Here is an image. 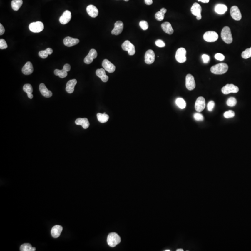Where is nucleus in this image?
Listing matches in <instances>:
<instances>
[{
	"instance_id": "f257e3e1",
	"label": "nucleus",
	"mask_w": 251,
	"mask_h": 251,
	"mask_svg": "<svg viewBox=\"0 0 251 251\" xmlns=\"http://www.w3.org/2000/svg\"><path fill=\"white\" fill-rule=\"evenodd\" d=\"M228 69V66L227 64L220 63L211 67V71L215 75H223L227 72Z\"/></svg>"
},
{
	"instance_id": "f03ea898",
	"label": "nucleus",
	"mask_w": 251,
	"mask_h": 251,
	"mask_svg": "<svg viewBox=\"0 0 251 251\" xmlns=\"http://www.w3.org/2000/svg\"><path fill=\"white\" fill-rule=\"evenodd\" d=\"M121 241L120 237L116 232L109 233L107 238V243L109 247H113L119 244Z\"/></svg>"
},
{
	"instance_id": "7ed1b4c3",
	"label": "nucleus",
	"mask_w": 251,
	"mask_h": 251,
	"mask_svg": "<svg viewBox=\"0 0 251 251\" xmlns=\"http://www.w3.org/2000/svg\"><path fill=\"white\" fill-rule=\"evenodd\" d=\"M221 37L222 40L227 44H231L232 42V35L231 29L227 26L224 27L221 33Z\"/></svg>"
},
{
	"instance_id": "20e7f679",
	"label": "nucleus",
	"mask_w": 251,
	"mask_h": 251,
	"mask_svg": "<svg viewBox=\"0 0 251 251\" xmlns=\"http://www.w3.org/2000/svg\"><path fill=\"white\" fill-rule=\"evenodd\" d=\"M186 53L187 51L185 48H179L176 53L175 59L177 61L180 63H184L187 61Z\"/></svg>"
},
{
	"instance_id": "39448f33",
	"label": "nucleus",
	"mask_w": 251,
	"mask_h": 251,
	"mask_svg": "<svg viewBox=\"0 0 251 251\" xmlns=\"http://www.w3.org/2000/svg\"><path fill=\"white\" fill-rule=\"evenodd\" d=\"M122 49L124 51H128L129 56H133L135 53V48L134 45L131 43L128 40L126 41L121 45Z\"/></svg>"
},
{
	"instance_id": "423d86ee",
	"label": "nucleus",
	"mask_w": 251,
	"mask_h": 251,
	"mask_svg": "<svg viewBox=\"0 0 251 251\" xmlns=\"http://www.w3.org/2000/svg\"><path fill=\"white\" fill-rule=\"evenodd\" d=\"M239 91V88L237 86L232 84H228L223 87L221 89L222 93L224 95H228L231 93H237Z\"/></svg>"
},
{
	"instance_id": "0eeeda50",
	"label": "nucleus",
	"mask_w": 251,
	"mask_h": 251,
	"mask_svg": "<svg viewBox=\"0 0 251 251\" xmlns=\"http://www.w3.org/2000/svg\"><path fill=\"white\" fill-rule=\"evenodd\" d=\"M218 34L215 31H207L204 34L203 38L207 42H213L216 41L218 39Z\"/></svg>"
},
{
	"instance_id": "6e6552de",
	"label": "nucleus",
	"mask_w": 251,
	"mask_h": 251,
	"mask_svg": "<svg viewBox=\"0 0 251 251\" xmlns=\"http://www.w3.org/2000/svg\"><path fill=\"white\" fill-rule=\"evenodd\" d=\"M44 24L41 21L32 22L29 24V29L33 33H40L44 29Z\"/></svg>"
},
{
	"instance_id": "1a4fd4ad",
	"label": "nucleus",
	"mask_w": 251,
	"mask_h": 251,
	"mask_svg": "<svg viewBox=\"0 0 251 251\" xmlns=\"http://www.w3.org/2000/svg\"><path fill=\"white\" fill-rule=\"evenodd\" d=\"M71 69V66L69 64H66L64 65L62 70L56 69L54 71V73L56 76H59L61 78H64L68 76V72Z\"/></svg>"
},
{
	"instance_id": "9d476101",
	"label": "nucleus",
	"mask_w": 251,
	"mask_h": 251,
	"mask_svg": "<svg viewBox=\"0 0 251 251\" xmlns=\"http://www.w3.org/2000/svg\"><path fill=\"white\" fill-rule=\"evenodd\" d=\"M201 11H202V8L201 6L196 2L193 4L191 9V12L193 15L196 16V19L198 20H200L202 18L201 15Z\"/></svg>"
},
{
	"instance_id": "9b49d317",
	"label": "nucleus",
	"mask_w": 251,
	"mask_h": 251,
	"mask_svg": "<svg viewBox=\"0 0 251 251\" xmlns=\"http://www.w3.org/2000/svg\"><path fill=\"white\" fill-rule=\"evenodd\" d=\"M206 107L205 99L203 97H199L196 101L195 109L198 112H201Z\"/></svg>"
},
{
	"instance_id": "f8f14e48",
	"label": "nucleus",
	"mask_w": 251,
	"mask_h": 251,
	"mask_svg": "<svg viewBox=\"0 0 251 251\" xmlns=\"http://www.w3.org/2000/svg\"><path fill=\"white\" fill-rule=\"evenodd\" d=\"M186 86L187 89L189 90H193L195 88V78L191 74H188L186 76Z\"/></svg>"
},
{
	"instance_id": "ddd939ff",
	"label": "nucleus",
	"mask_w": 251,
	"mask_h": 251,
	"mask_svg": "<svg viewBox=\"0 0 251 251\" xmlns=\"http://www.w3.org/2000/svg\"><path fill=\"white\" fill-rule=\"evenodd\" d=\"M97 55L98 53L96 49H91L89 51V53H88V55L84 58V62L87 64H90L93 61L94 59L96 58Z\"/></svg>"
},
{
	"instance_id": "4468645a",
	"label": "nucleus",
	"mask_w": 251,
	"mask_h": 251,
	"mask_svg": "<svg viewBox=\"0 0 251 251\" xmlns=\"http://www.w3.org/2000/svg\"><path fill=\"white\" fill-rule=\"evenodd\" d=\"M231 16L235 20L240 21L242 18V15L239 8L236 6H233L230 9Z\"/></svg>"
},
{
	"instance_id": "2eb2a0df",
	"label": "nucleus",
	"mask_w": 251,
	"mask_h": 251,
	"mask_svg": "<svg viewBox=\"0 0 251 251\" xmlns=\"http://www.w3.org/2000/svg\"><path fill=\"white\" fill-rule=\"evenodd\" d=\"M155 56L153 50L149 49L146 52L145 55V62L147 64H152L155 61Z\"/></svg>"
},
{
	"instance_id": "dca6fc26",
	"label": "nucleus",
	"mask_w": 251,
	"mask_h": 251,
	"mask_svg": "<svg viewBox=\"0 0 251 251\" xmlns=\"http://www.w3.org/2000/svg\"><path fill=\"white\" fill-rule=\"evenodd\" d=\"M102 66L106 71L110 73L114 72L116 70V66L107 59H105L103 61Z\"/></svg>"
},
{
	"instance_id": "f3484780",
	"label": "nucleus",
	"mask_w": 251,
	"mask_h": 251,
	"mask_svg": "<svg viewBox=\"0 0 251 251\" xmlns=\"http://www.w3.org/2000/svg\"><path fill=\"white\" fill-rule=\"evenodd\" d=\"M123 23L121 21H118L115 23V27L111 31V34L116 36L120 35L123 31Z\"/></svg>"
},
{
	"instance_id": "a211bd4d",
	"label": "nucleus",
	"mask_w": 251,
	"mask_h": 251,
	"mask_svg": "<svg viewBox=\"0 0 251 251\" xmlns=\"http://www.w3.org/2000/svg\"><path fill=\"white\" fill-rule=\"evenodd\" d=\"M72 17L71 13L69 10H66L59 19V21L62 24H66L70 21Z\"/></svg>"
},
{
	"instance_id": "6ab92c4d",
	"label": "nucleus",
	"mask_w": 251,
	"mask_h": 251,
	"mask_svg": "<svg viewBox=\"0 0 251 251\" xmlns=\"http://www.w3.org/2000/svg\"><path fill=\"white\" fill-rule=\"evenodd\" d=\"M80 40L77 38H73L71 37H67L64 39L63 43L66 46L68 47H73L78 44Z\"/></svg>"
},
{
	"instance_id": "aec40b11",
	"label": "nucleus",
	"mask_w": 251,
	"mask_h": 251,
	"mask_svg": "<svg viewBox=\"0 0 251 251\" xmlns=\"http://www.w3.org/2000/svg\"><path fill=\"white\" fill-rule=\"evenodd\" d=\"M87 13L91 17L96 18L98 16L99 14L98 9L96 6L93 5H89L87 7Z\"/></svg>"
},
{
	"instance_id": "412c9836",
	"label": "nucleus",
	"mask_w": 251,
	"mask_h": 251,
	"mask_svg": "<svg viewBox=\"0 0 251 251\" xmlns=\"http://www.w3.org/2000/svg\"><path fill=\"white\" fill-rule=\"evenodd\" d=\"M39 89L41 95L46 98H50L52 96V93L50 90H48L45 85L44 83L40 84L39 86Z\"/></svg>"
},
{
	"instance_id": "4be33fe9",
	"label": "nucleus",
	"mask_w": 251,
	"mask_h": 251,
	"mask_svg": "<svg viewBox=\"0 0 251 251\" xmlns=\"http://www.w3.org/2000/svg\"><path fill=\"white\" fill-rule=\"evenodd\" d=\"M33 71L32 64L30 61H28L22 68V73L25 75H31L33 72Z\"/></svg>"
},
{
	"instance_id": "5701e85b",
	"label": "nucleus",
	"mask_w": 251,
	"mask_h": 251,
	"mask_svg": "<svg viewBox=\"0 0 251 251\" xmlns=\"http://www.w3.org/2000/svg\"><path fill=\"white\" fill-rule=\"evenodd\" d=\"M77 83V81L76 79L71 80L67 82L66 87V90L68 93H72L75 90V86L76 85Z\"/></svg>"
},
{
	"instance_id": "b1692460",
	"label": "nucleus",
	"mask_w": 251,
	"mask_h": 251,
	"mask_svg": "<svg viewBox=\"0 0 251 251\" xmlns=\"http://www.w3.org/2000/svg\"><path fill=\"white\" fill-rule=\"evenodd\" d=\"M75 123L77 125L81 126L84 129H87L89 127L90 124L88 119L86 118H79L76 119L75 121Z\"/></svg>"
},
{
	"instance_id": "393cba45",
	"label": "nucleus",
	"mask_w": 251,
	"mask_h": 251,
	"mask_svg": "<svg viewBox=\"0 0 251 251\" xmlns=\"http://www.w3.org/2000/svg\"><path fill=\"white\" fill-rule=\"evenodd\" d=\"M62 227L60 225H56L53 227L51 231V235L54 238H58L62 232Z\"/></svg>"
},
{
	"instance_id": "a878e982",
	"label": "nucleus",
	"mask_w": 251,
	"mask_h": 251,
	"mask_svg": "<svg viewBox=\"0 0 251 251\" xmlns=\"http://www.w3.org/2000/svg\"><path fill=\"white\" fill-rule=\"evenodd\" d=\"M96 75L104 82H107L109 79L108 76L106 74L105 70L103 68L97 69L96 71Z\"/></svg>"
},
{
	"instance_id": "bb28decb",
	"label": "nucleus",
	"mask_w": 251,
	"mask_h": 251,
	"mask_svg": "<svg viewBox=\"0 0 251 251\" xmlns=\"http://www.w3.org/2000/svg\"><path fill=\"white\" fill-rule=\"evenodd\" d=\"M161 28L162 30L166 33L169 35H172L173 34L174 30L173 29L171 24L168 22H165L161 24Z\"/></svg>"
},
{
	"instance_id": "cd10ccee",
	"label": "nucleus",
	"mask_w": 251,
	"mask_h": 251,
	"mask_svg": "<svg viewBox=\"0 0 251 251\" xmlns=\"http://www.w3.org/2000/svg\"><path fill=\"white\" fill-rule=\"evenodd\" d=\"M215 12L219 15H223L227 12V7L225 5L218 4L215 7Z\"/></svg>"
},
{
	"instance_id": "c85d7f7f",
	"label": "nucleus",
	"mask_w": 251,
	"mask_h": 251,
	"mask_svg": "<svg viewBox=\"0 0 251 251\" xmlns=\"http://www.w3.org/2000/svg\"><path fill=\"white\" fill-rule=\"evenodd\" d=\"M23 89L25 92L28 95V97L29 99H32L33 98V95H32L33 88L32 86L30 84H26L24 86Z\"/></svg>"
},
{
	"instance_id": "c756f323",
	"label": "nucleus",
	"mask_w": 251,
	"mask_h": 251,
	"mask_svg": "<svg viewBox=\"0 0 251 251\" xmlns=\"http://www.w3.org/2000/svg\"><path fill=\"white\" fill-rule=\"evenodd\" d=\"M167 10L165 8H162L160 11L157 12L155 15V18L158 21H161L164 19L165 14L167 12Z\"/></svg>"
},
{
	"instance_id": "7c9ffc66",
	"label": "nucleus",
	"mask_w": 251,
	"mask_h": 251,
	"mask_svg": "<svg viewBox=\"0 0 251 251\" xmlns=\"http://www.w3.org/2000/svg\"><path fill=\"white\" fill-rule=\"evenodd\" d=\"M53 50L51 48H48L45 50H41L39 52V56L42 59H46L48 57V55H50L53 53Z\"/></svg>"
},
{
	"instance_id": "2f4dec72",
	"label": "nucleus",
	"mask_w": 251,
	"mask_h": 251,
	"mask_svg": "<svg viewBox=\"0 0 251 251\" xmlns=\"http://www.w3.org/2000/svg\"><path fill=\"white\" fill-rule=\"evenodd\" d=\"M97 117L98 121L102 123L107 122L109 118V116L107 115L105 113H98L97 114Z\"/></svg>"
},
{
	"instance_id": "473e14b6",
	"label": "nucleus",
	"mask_w": 251,
	"mask_h": 251,
	"mask_svg": "<svg viewBox=\"0 0 251 251\" xmlns=\"http://www.w3.org/2000/svg\"><path fill=\"white\" fill-rule=\"evenodd\" d=\"M23 4L22 0H13L11 2V6L15 11H18Z\"/></svg>"
},
{
	"instance_id": "72a5a7b5",
	"label": "nucleus",
	"mask_w": 251,
	"mask_h": 251,
	"mask_svg": "<svg viewBox=\"0 0 251 251\" xmlns=\"http://www.w3.org/2000/svg\"><path fill=\"white\" fill-rule=\"evenodd\" d=\"M36 250V248L32 247L29 243L24 244L20 247V251H35Z\"/></svg>"
},
{
	"instance_id": "f704fd0d",
	"label": "nucleus",
	"mask_w": 251,
	"mask_h": 251,
	"mask_svg": "<svg viewBox=\"0 0 251 251\" xmlns=\"http://www.w3.org/2000/svg\"><path fill=\"white\" fill-rule=\"evenodd\" d=\"M176 104L180 109H184L186 107V102L183 99L178 98L176 100Z\"/></svg>"
},
{
	"instance_id": "c9c22d12",
	"label": "nucleus",
	"mask_w": 251,
	"mask_h": 251,
	"mask_svg": "<svg viewBox=\"0 0 251 251\" xmlns=\"http://www.w3.org/2000/svg\"><path fill=\"white\" fill-rule=\"evenodd\" d=\"M241 56L245 59H248L251 57V47L249 48H247L242 53Z\"/></svg>"
},
{
	"instance_id": "e433bc0d",
	"label": "nucleus",
	"mask_w": 251,
	"mask_h": 251,
	"mask_svg": "<svg viewBox=\"0 0 251 251\" xmlns=\"http://www.w3.org/2000/svg\"><path fill=\"white\" fill-rule=\"evenodd\" d=\"M237 100L234 97H230L228 99L227 101V104L228 106L229 107H234L236 105Z\"/></svg>"
},
{
	"instance_id": "4c0bfd02",
	"label": "nucleus",
	"mask_w": 251,
	"mask_h": 251,
	"mask_svg": "<svg viewBox=\"0 0 251 251\" xmlns=\"http://www.w3.org/2000/svg\"><path fill=\"white\" fill-rule=\"evenodd\" d=\"M235 116V113L232 110H228L224 113V116L225 118L229 119V118H232Z\"/></svg>"
},
{
	"instance_id": "58836bf2",
	"label": "nucleus",
	"mask_w": 251,
	"mask_h": 251,
	"mask_svg": "<svg viewBox=\"0 0 251 251\" xmlns=\"http://www.w3.org/2000/svg\"><path fill=\"white\" fill-rule=\"evenodd\" d=\"M140 26L143 30H146L148 28V24L147 21H141L140 22Z\"/></svg>"
},
{
	"instance_id": "ea45409f",
	"label": "nucleus",
	"mask_w": 251,
	"mask_h": 251,
	"mask_svg": "<svg viewBox=\"0 0 251 251\" xmlns=\"http://www.w3.org/2000/svg\"><path fill=\"white\" fill-rule=\"evenodd\" d=\"M193 117L197 121H201L204 120V117L201 113H195Z\"/></svg>"
},
{
	"instance_id": "a19ab883",
	"label": "nucleus",
	"mask_w": 251,
	"mask_h": 251,
	"mask_svg": "<svg viewBox=\"0 0 251 251\" xmlns=\"http://www.w3.org/2000/svg\"><path fill=\"white\" fill-rule=\"evenodd\" d=\"M8 48V45L7 42L5 41L4 39H0V49H5Z\"/></svg>"
},
{
	"instance_id": "79ce46f5",
	"label": "nucleus",
	"mask_w": 251,
	"mask_h": 251,
	"mask_svg": "<svg viewBox=\"0 0 251 251\" xmlns=\"http://www.w3.org/2000/svg\"><path fill=\"white\" fill-rule=\"evenodd\" d=\"M215 103L214 101H209L208 104V106H207V107H208V111H212L213 108H215Z\"/></svg>"
},
{
	"instance_id": "37998d69",
	"label": "nucleus",
	"mask_w": 251,
	"mask_h": 251,
	"mask_svg": "<svg viewBox=\"0 0 251 251\" xmlns=\"http://www.w3.org/2000/svg\"><path fill=\"white\" fill-rule=\"evenodd\" d=\"M156 45L159 48H164L165 47L166 44L163 41L161 40H157L155 42Z\"/></svg>"
},
{
	"instance_id": "c03bdc74",
	"label": "nucleus",
	"mask_w": 251,
	"mask_h": 251,
	"mask_svg": "<svg viewBox=\"0 0 251 251\" xmlns=\"http://www.w3.org/2000/svg\"><path fill=\"white\" fill-rule=\"evenodd\" d=\"M215 58L217 60L220 61H223L224 60L225 56L223 54L220 53H217L215 55Z\"/></svg>"
},
{
	"instance_id": "a18cd8bd",
	"label": "nucleus",
	"mask_w": 251,
	"mask_h": 251,
	"mask_svg": "<svg viewBox=\"0 0 251 251\" xmlns=\"http://www.w3.org/2000/svg\"><path fill=\"white\" fill-rule=\"evenodd\" d=\"M202 59L204 63L205 64L208 63L210 60V57L206 54H204L202 56Z\"/></svg>"
},
{
	"instance_id": "49530a36",
	"label": "nucleus",
	"mask_w": 251,
	"mask_h": 251,
	"mask_svg": "<svg viewBox=\"0 0 251 251\" xmlns=\"http://www.w3.org/2000/svg\"><path fill=\"white\" fill-rule=\"evenodd\" d=\"M5 31V29L4 26L1 24H0V35L2 36V35H4Z\"/></svg>"
},
{
	"instance_id": "de8ad7c7",
	"label": "nucleus",
	"mask_w": 251,
	"mask_h": 251,
	"mask_svg": "<svg viewBox=\"0 0 251 251\" xmlns=\"http://www.w3.org/2000/svg\"><path fill=\"white\" fill-rule=\"evenodd\" d=\"M145 3L147 5H151L153 4V0H145Z\"/></svg>"
},
{
	"instance_id": "09e8293b",
	"label": "nucleus",
	"mask_w": 251,
	"mask_h": 251,
	"mask_svg": "<svg viewBox=\"0 0 251 251\" xmlns=\"http://www.w3.org/2000/svg\"><path fill=\"white\" fill-rule=\"evenodd\" d=\"M198 1L203 3H208L209 1V0H198Z\"/></svg>"
},
{
	"instance_id": "8fccbe9b",
	"label": "nucleus",
	"mask_w": 251,
	"mask_h": 251,
	"mask_svg": "<svg viewBox=\"0 0 251 251\" xmlns=\"http://www.w3.org/2000/svg\"><path fill=\"white\" fill-rule=\"evenodd\" d=\"M177 251H183V250L182 249H177Z\"/></svg>"
},
{
	"instance_id": "3c124183",
	"label": "nucleus",
	"mask_w": 251,
	"mask_h": 251,
	"mask_svg": "<svg viewBox=\"0 0 251 251\" xmlns=\"http://www.w3.org/2000/svg\"><path fill=\"white\" fill-rule=\"evenodd\" d=\"M124 1H126V2H127V1H129V0H124Z\"/></svg>"
},
{
	"instance_id": "603ef678",
	"label": "nucleus",
	"mask_w": 251,
	"mask_h": 251,
	"mask_svg": "<svg viewBox=\"0 0 251 251\" xmlns=\"http://www.w3.org/2000/svg\"><path fill=\"white\" fill-rule=\"evenodd\" d=\"M165 251H170V250H165Z\"/></svg>"
}]
</instances>
